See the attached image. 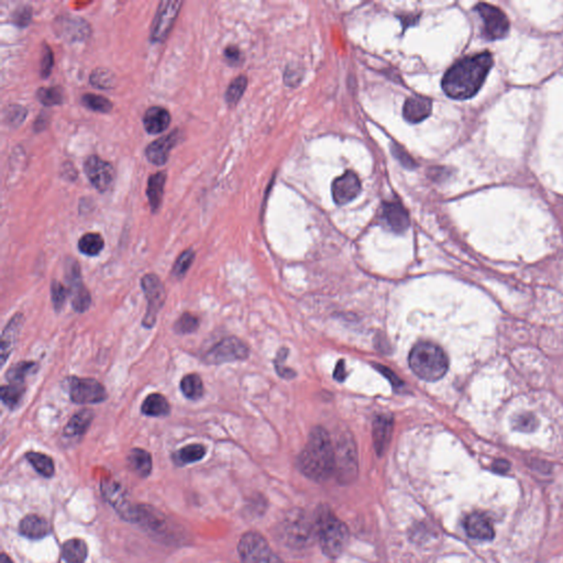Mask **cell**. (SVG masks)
<instances>
[{
    "instance_id": "obj_1",
    "label": "cell",
    "mask_w": 563,
    "mask_h": 563,
    "mask_svg": "<svg viewBox=\"0 0 563 563\" xmlns=\"http://www.w3.org/2000/svg\"><path fill=\"white\" fill-rule=\"evenodd\" d=\"M493 65L490 52L474 54L449 68L443 79V90L450 99L464 101L477 95Z\"/></svg>"
},
{
    "instance_id": "obj_2",
    "label": "cell",
    "mask_w": 563,
    "mask_h": 563,
    "mask_svg": "<svg viewBox=\"0 0 563 563\" xmlns=\"http://www.w3.org/2000/svg\"><path fill=\"white\" fill-rule=\"evenodd\" d=\"M302 473L317 482L329 479L336 472V449L325 429L311 430L309 441L298 458Z\"/></svg>"
},
{
    "instance_id": "obj_3",
    "label": "cell",
    "mask_w": 563,
    "mask_h": 563,
    "mask_svg": "<svg viewBox=\"0 0 563 563\" xmlns=\"http://www.w3.org/2000/svg\"><path fill=\"white\" fill-rule=\"evenodd\" d=\"M409 367L423 381L434 382L446 376L449 360L445 351L434 342L416 343L409 353Z\"/></svg>"
},
{
    "instance_id": "obj_4",
    "label": "cell",
    "mask_w": 563,
    "mask_h": 563,
    "mask_svg": "<svg viewBox=\"0 0 563 563\" xmlns=\"http://www.w3.org/2000/svg\"><path fill=\"white\" fill-rule=\"evenodd\" d=\"M314 526L324 553L329 558L339 557L349 540L347 526L330 510L324 508L317 512Z\"/></svg>"
},
{
    "instance_id": "obj_5",
    "label": "cell",
    "mask_w": 563,
    "mask_h": 563,
    "mask_svg": "<svg viewBox=\"0 0 563 563\" xmlns=\"http://www.w3.org/2000/svg\"><path fill=\"white\" fill-rule=\"evenodd\" d=\"M238 552L242 563H283L258 532L244 534L239 541Z\"/></svg>"
},
{
    "instance_id": "obj_6",
    "label": "cell",
    "mask_w": 563,
    "mask_h": 563,
    "mask_svg": "<svg viewBox=\"0 0 563 563\" xmlns=\"http://www.w3.org/2000/svg\"><path fill=\"white\" fill-rule=\"evenodd\" d=\"M141 287L148 300L146 314L143 318L144 328L151 329L157 324V315L166 303V291L161 278L155 274H146L141 280Z\"/></svg>"
},
{
    "instance_id": "obj_7",
    "label": "cell",
    "mask_w": 563,
    "mask_h": 563,
    "mask_svg": "<svg viewBox=\"0 0 563 563\" xmlns=\"http://www.w3.org/2000/svg\"><path fill=\"white\" fill-rule=\"evenodd\" d=\"M249 349L241 340L230 337L219 341L217 345L204 353L202 360L207 365H218L227 362L247 359Z\"/></svg>"
},
{
    "instance_id": "obj_8",
    "label": "cell",
    "mask_w": 563,
    "mask_h": 563,
    "mask_svg": "<svg viewBox=\"0 0 563 563\" xmlns=\"http://www.w3.org/2000/svg\"><path fill=\"white\" fill-rule=\"evenodd\" d=\"M68 391L72 402L75 404H99L107 400L104 385L95 378H72L68 380Z\"/></svg>"
},
{
    "instance_id": "obj_9",
    "label": "cell",
    "mask_w": 563,
    "mask_h": 563,
    "mask_svg": "<svg viewBox=\"0 0 563 563\" xmlns=\"http://www.w3.org/2000/svg\"><path fill=\"white\" fill-rule=\"evenodd\" d=\"M475 10L482 20V34L485 39L494 41L508 36L510 21L501 9L488 3H479L475 7Z\"/></svg>"
},
{
    "instance_id": "obj_10",
    "label": "cell",
    "mask_w": 563,
    "mask_h": 563,
    "mask_svg": "<svg viewBox=\"0 0 563 563\" xmlns=\"http://www.w3.org/2000/svg\"><path fill=\"white\" fill-rule=\"evenodd\" d=\"M65 274L68 283L70 304L73 306L74 311L77 313H85L90 309L92 298L90 291L86 289L81 278V266L74 259H68L66 262Z\"/></svg>"
},
{
    "instance_id": "obj_11",
    "label": "cell",
    "mask_w": 563,
    "mask_h": 563,
    "mask_svg": "<svg viewBox=\"0 0 563 563\" xmlns=\"http://www.w3.org/2000/svg\"><path fill=\"white\" fill-rule=\"evenodd\" d=\"M182 6L183 1L177 0H164L159 3L152 23L151 39L153 42H163L168 37Z\"/></svg>"
},
{
    "instance_id": "obj_12",
    "label": "cell",
    "mask_w": 563,
    "mask_h": 563,
    "mask_svg": "<svg viewBox=\"0 0 563 563\" xmlns=\"http://www.w3.org/2000/svg\"><path fill=\"white\" fill-rule=\"evenodd\" d=\"M84 172L94 187L99 192H106L115 179L114 166L96 155H92L85 161Z\"/></svg>"
},
{
    "instance_id": "obj_13",
    "label": "cell",
    "mask_w": 563,
    "mask_h": 563,
    "mask_svg": "<svg viewBox=\"0 0 563 563\" xmlns=\"http://www.w3.org/2000/svg\"><path fill=\"white\" fill-rule=\"evenodd\" d=\"M361 181L354 172L348 171L342 174L332 183L331 193L335 202L339 206L352 202L361 193Z\"/></svg>"
},
{
    "instance_id": "obj_14",
    "label": "cell",
    "mask_w": 563,
    "mask_h": 563,
    "mask_svg": "<svg viewBox=\"0 0 563 563\" xmlns=\"http://www.w3.org/2000/svg\"><path fill=\"white\" fill-rule=\"evenodd\" d=\"M381 219L393 233H403L408 229V213L400 202H384L382 205Z\"/></svg>"
},
{
    "instance_id": "obj_15",
    "label": "cell",
    "mask_w": 563,
    "mask_h": 563,
    "mask_svg": "<svg viewBox=\"0 0 563 563\" xmlns=\"http://www.w3.org/2000/svg\"><path fill=\"white\" fill-rule=\"evenodd\" d=\"M180 138V132L174 130L170 135L157 139L155 142L148 146L146 150V155L148 160L155 164V166H163L168 160V155L171 153V150L176 146L177 141Z\"/></svg>"
},
{
    "instance_id": "obj_16",
    "label": "cell",
    "mask_w": 563,
    "mask_h": 563,
    "mask_svg": "<svg viewBox=\"0 0 563 563\" xmlns=\"http://www.w3.org/2000/svg\"><path fill=\"white\" fill-rule=\"evenodd\" d=\"M465 532L469 537L477 540H492L495 536L493 525L488 516L482 513H472L465 519Z\"/></svg>"
},
{
    "instance_id": "obj_17",
    "label": "cell",
    "mask_w": 563,
    "mask_h": 563,
    "mask_svg": "<svg viewBox=\"0 0 563 563\" xmlns=\"http://www.w3.org/2000/svg\"><path fill=\"white\" fill-rule=\"evenodd\" d=\"M432 112V101L425 96H414L405 101L404 119L409 124H418L428 118Z\"/></svg>"
},
{
    "instance_id": "obj_18",
    "label": "cell",
    "mask_w": 563,
    "mask_h": 563,
    "mask_svg": "<svg viewBox=\"0 0 563 563\" xmlns=\"http://www.w3.org/2000/svg\"><path fill=\"white\" fill-rule=\"evenodd\" d=\"M356 450L352 443L349 440H345L341 443H338L336 449V472L340 473V477H354L356 473Z\"/></svg>"
},
{
    "instance_id": "obj_19",
    "label": "cell",
    "mask_w": 563,
    "mask_h": 563,
    "mask_svg": "<svg viewBox=\"0 0 563 563\" xmlns=\"http://www.w3.org/2000/svg\"><path fill=\"white\" fill-rule=\"evenodd\" d=\"M393 432V418L389 415H380L373 421V443L376 454L382 456L390 445Z\"/></svg>"
},
{
    "instance_id": "obj_20",
    "label": "cell",
    "mask_w": 563,
    "mask_h": 563,
    "mask_svg": "<svg viewBox=\"0 0 563 563\" xmlns=\"http://www.w3.org/2000/svg\"><path fill=\"white\" fill-rule=\"evenodd\" d=\"M23 325V315L16 314L8 322L6 328L3 329V336H1V365L6 363L8 356L12 354L14 343L17 341L20 329Z\"/></svg>"
},
{
    "instance_id": "obj_21",
    "label": "cell",
    "mask_w": 563,
    "mask_h": 563,
    "mask_svg": "<svg viewBox=\"0 0 563 563\" xmlns=\"http://www.w3.org/2000/svg\"><path fill=\"white\" fill-rule=\"evenodd\" d=\"M171 122L170 112L160 106L151 107L146 110L143 117V125L146 131L151 135H157L166 131Z\"/></svg>"
},
{
    "instance_id": "obj_22",
    "label": "cell",
    "mask_w": 563,
    "mask_h": 563,
    "mask_svg": "<svg viewBox=\"0 0 563 563\" xmlns=\"http://www.w3.org/2000/svg\"><path fill=\"white\" fill-rule=\"evenodd\" d=\"M19 529L27 538L41 539L50 534V525L40 516L28 515L20 523Z\"/></svg>"
},
{
    "instance_id": "obj_23",
    "label": "cell",
    "mask_w": 563,
    "mask_h": 563,
    "mask_svg": "<svg viewBox=\"0 0 563 563\" xmlns=\"http://www.w3.org/2000/svg\"><path fill=\"white\" fill-rule=\"evenodd\" d=\"M166 182V172H157V173L153 174V175L149 177L146 195H148L150 207H151L153 213H155L157 209H160L161 204H162L163 195H164Z\"/></svg>"
},
{
    "instance_id": "obj_24",
    "label": "cell",
    "mask_w": 563,
    "mask_h": 563,
    "mask_svg": "<svg viewBox=\"0 0 563 563\" xmlns=\"http://www.w3.org/2000/svg\"><path fill=\"white\" fill-rule=\"evenodd\" d=\"M94 417H95V414L93 410L81 409V412L76 413L73 417L70 418L68 425L65 426V434L68 437L83 436L93 423Z\"/></svg>"
},
{
    "instance_id": "obj_25",
    "label": "cell",
    "mask_w": 563,
    "mask_h": 563,
    "mask_svg": "<svg viewBox=\"0 0 563 563\" xmlns=\"http://www.w3.org/2000/svg\"><path fill=\"white\" fill-rule=\"evenodd\" d=\"M141 412L149 417H166L171 413V405L166 396L159 393H153L143 402Z\"/></svg>"
},
{
    "instance_id": "obj_26",
    "label": "cell",
    "mask_w": 563,
    "mask_h": 563,
    "mask_svg": "<svg viewBox=\"0 0 563 563\" xmlns=\"http://www.w3.org/2000/svg\"><path fill=\"white\" fill-rule=\"evenodd\" d=\"M130 468L141 477L150 475L152 471V458L149 452L143 449H132L128 457Z\"/></svg>"
},
{
    "instance_id": "obj_27",
    "label": "cell",
    "mask_w": 563,
    "mask_h": 563,
    "mask_svg": "<svg viewBox=\"0 0 563 563\" xmlns=\"http://www.w3.org/2000/svg\"><path fill=\"white\" fill-rule=\"evenodd\" d=\"M87 553V545L81 539H70L62 547V557L68 563H84Z\"/></svg>"
},
{
    "instance_id": "obj_28",
    "label": "cell",
    "mask_w": 563,
    "mask_h": 563,
    "mask_svg": "<svg viewBox=\"0 0 563 563\" xmlns=\"http://www.w3.org/2000/svg\"><path fill=\"white\" fill-rule=\"evenodd\" d=\"M181 391L183 395L188 400L198 401L204 395V384L202 378L196 373L187 374L181 381Z\"/></svg>"
},
{
    "instance_id": "obj_29",
    "label": "cell",
    "mask_w": 563,
    "mask_h": 563,
    "mask_svg": "<svg viewBox=\"0 0 563 563\" xmlns=\"http://www.w3.org/2000/svg\"><path fill=\"white\" fill-rule=\"evenodd\" d=\"M25 383H9L7 385H3L1 391H0L1 401H3L5 406L14 410L19 406L20 402L25 395Z\"/></svg>"
},
{
    "instance_id": "obj_30",
    "label": "cell",
    "mask_w": 563,
    "mask_h": 563,
    "mask_svg": "<svg viewBox=\"0 0 563 563\" xmlns=\"http://www.w3.org/2000/svg\"><path fill=\"white\" fill-rule=\"evenodd\" d=\"M205 454H206V448L202 445H198V443L189 445L174 454V462L177 465L189 464V463L197 462L199 460H202Z\"/></svg>"
},
{
    "instance_id": "obj_31",
    "label": "cell",
    "mask_w": 563,
    "mask_h": 563,
    "mask_svg": "<svg viewBox=\"0 0 563 563\" xmlns=\"http://www.w3.org/2000/svg\"><path fill=\"white\" fill-rule=\"evenodd\" d=\"M104 247V239L99 233H86L79 239V250L83 254L88 255V257L99 255Z\"/></svg>"
},
{
    "instance_id": "obj_32",
    "label": "cell",
    "mask_w": 563,
    "mask_h": 563,
    "mask_svg": "<svg viewBox=\"0 0 563 563\" xmlns=\"http://www.w3.org/2000/svg\"><path fill=\"white\" fill-rule=\"evenodd\" d=\"M25 458L29 463L34 467V470L42 477H51L54 474V462L49 456L40 452H28Z\"/></svg>"
},
{
    "instance_id": "obj_33",
    "label": "cell",
    "mask_w": 563,
    "mask_h": 563,
    "mask_svg": "<svg viewBox=\"0 0 563 563\" xmlns=\"http://www.w3.org/2000/svg\"><path fill=\"white\" fill-rule=\"evenodd\" d=\"M37 367V363L31 361L18 362L7 371L6 378L9 383H25V378L31 374Z\"/></svg>"
},
{
    "instance_id": "obj_34",
    "label": "cell",
    "mask_w": 563,
    "mask_h": 563,
    "mask_svg": "<svg viewBox=\"0 0 563 563\" xmlns=\"http://www.w3.org/2000/svg\"><path fill=\"white\" fill-rule=\"evenodd\" d=\"M247 77L244 75L238 76L237 79L231 81V84L228 86L226 96H224L229 106H235L241 99L242 95H244L246 88H247Z\"/></svg>"
},
{
    "instance_id": "obj_35",
    "label": "cell",
    "mask_w": 563,
    "mask_h": 563,
    "mask_svg": "<svg viewBox=\"0 0 563 563\" xmlns=\"http://www.w3.org/2000/svg\"><path fill=\"white\" fill-rule=\"evenodd\" d=\"M37 97L44 106H57L64 101L63 92L60 87H41L37 92Z\"/></svg>"
},
{
    "instance_id": "obj_36",
    "label": "cell",
    "mask_w": 563,
    "mask_h": 563,
    "mask_svg": "<svg viewBox=\"0 0 563 563\" xmlns=\"http://www.w3.org/2000/svg\"><path fill=\"white\" fill-rule=\"evenodd\" d=\"M81 103L86 108L93 112L107 114L112 109V101L109 99L101 95H95V94H85L81 97Z\"/></svg>"
},
{
    "instance_id": "obj_37",
    "label": "cell",
    "mask_w": 563,
    "mask_h": 563,
    "mask_svg": "<svg viewBox=\"0 0 563 563\" xmlns=\"http://www.w3.org/2000/svg\"><path fill=\"white\" fill-rule=\"evenodd\" d=\"M195 259V251L192 249L186 250L177 258L172 269V275L175 278H183L185 276L188 270L193 264Z\"/></svg>"
},
{
    "instance_id": "obj_38",
    "label": "cell",
    "mask_w": 563,
    "mask_h": 563,
    "mask_svg": "<svg viewBox=\"0 0 563 563\" xmlns=\"http://www.w3.org/2000/svg\"><path fill=\"white\" fill-rule=\"evenodd\" d=\"M198 317L191 313H184L174 325V331L179 335L193 334L198 329Z\"/></svg>"
},
{
    "instance_id": "obj_39",
    "label": "cell",
    "mask_w": 563,
    "mask_h": 563,
    "mask_svg": "<svg viewBox=\"0 0 563 563\" xmlns=\"http://www.w3.org/2000/svg\"><path fill=\"white\" fill-rule=\"evenodd\" d=\"M68 295H70V291L64 285H62V283H60L59 280H52V283H51V300H52L55 311L59 313V311H62L65 302L68 300Z\"/></svg>"
},
{
    "instance_id": "obj_40",
    "label": "cell",
    "mask_w": 563,
    "mask_h": 563,
    "mask_svg": "<svg viewBox=\"0 0 563 563\" xmlns=\"http://www.w3.org/2000/svg\"><path fill=\"white\" fill-rule=\"evenodd\" d=\"M92 84L99 88H110L114 86V76L108 70H95L90 76Z\"/></svg>"
},
{
    "instance_id": "obj_41",
    "label": "cell",
    "mask_w": 563,
    "mask_h": 563,
    "mask_svg": "<svg viewBox=\"0 0 563 563\" xmlns=\"http://www.w3.org/2000/svg\"><path fill=\"white\" fill-rule=\"evenodd\" d=\"M54 65V56L50 47L47 43L42 45V53H41V63H40V72L42 77H48L52 72Z\"/></svg>"
},
{
    "instance_id": "obj_42",
    "label": "cell",
    "mask_w": 563,
    "mask_h": 563,
    "mask_svg": "<svg viewBox=\"0 0 563 563\" xmlns=\"http://www.w3.org/2000/svg\"><path fill=\"white\" fill-rule=\"evenodd\" d=\"M25 116H27V109L23 108L21 106H17V105H14V106H10L7 108L6 112V120L8 124L14 125V126H17V125L21 124L23 120H25Z\"/></svg>"
},
{
    "instance_id": "obj_43",
    "label": "cell",
    "mask_w": 563,
    "mask_h": 563,
    "mask_svg": "<svg viewBox=\"0 0 563 563\" xmlns=\"http://www.w3.org/2000/svg\"><path fill=\"white\" fill-rule=\"evenodd\" d=\"M32 10L31 7L23 6L17 8V10L12 14V21L18 27H27L31 21Z\"/></svg>"
},
{
    "instance_id": "obj_44",
    "label": "cell",
    "mask_w": 563,
    "mask_h": 563,
    "mask_svg": "<svg viewBox=\"0 0 563 563\" xmlns=\"http://www.w3.org/2000/svg\"><path fill=\"white\" fill-rule=\"evenodd\" d=\"M515 427L521 432H532L536 427V419L532 415H521L516 418Z\"/></svg>"
},
{
    "instance_id": "obj_45",
    "label": "cell",
    "mask_w": 563,
    "mask_h": 563,
    "mask_svg": "<svg viewBox=\"0 0 563 563\" xmlns=\"http://www.w3.org/2000/svg\"><path fill=\"white\" fill-rule=\"evenodd\" d=\"M392 152L394 157H395L405 168H414V166H416V163L413 160L412 157H410L403 148L397 146V144H394V146H392Z\"/></svg>"
},
{
    "instance_id": "obj_46",
    "label": "cell",
    "mask_w": 563,
    "mask_h": 563,
    "mask_svg": "<svg viewBox=\"0 0 563 563\" xmlns=\"http://www.w3.org/2000/svg\"><path fill=\"white\" fill-rule=\"evenodd\" d=\"M224 57L230 65H238L241 63V51L239 50L235 45H229L224 50Z\"/></svg>"
},
{
    "instance_id": "obj_47",
    "label": "cell",
    "mask_w": 563,
    "mask_h": 563,
    "mask_svg": "<svg viewBox=\"0 0 563 563\" xmlns=\"http://www.w3.org/2000/svg\"><path fill=\"white\" fill-rule=\"evenodd\" d=\"M285 350H280V352L278 353V356H280V360H276V371H278V374L280 376H283L285 378H291L295 376V373L293 371L289 370L287 367H284V360H285Z\"/></svg>"
},
{
    "instance_id": "obj_48",
    "label": "cell",
    "mask_w": 563,
    "mask_h": 563,
    "mask_svg": "<svg viewBox=\"0 0 563 563\" xmlns=\"http://www.w3.org/2000/svg\"><path fill=\"white\" fill-rule=\"evenodd\" d=\"M510 464L508 461L504 459L495 460L493 463V471L495 473L504 474L508 473L510 470Z\"/></svg>"
},
{
    "instance_id": "obj_49",
    "label": "cell",
    "mask_w": 563,
    "mask_h": 563,
    "mask_svg": "<svg viewBox=\"0 0 563 563\" xmlns=\"http://www.w3.org/2000/svg\"><path fill=\"white\" fill-rule=\"evenodd\" d=\"M378 370H380V372L383 373L384 376H387V378H389V380H390L391 382H392L393 385H394V387H396V385H400V387H401L402 383H400V380H398V378H396L395 374H394V373H393L392 371H390L389 370V369H387V367H378Z\"/></svg>"
},
{
    "instance_id": "obj_50",
    "label": "cell",
    "mask_w": 563,
    "mask_h": 563,
    "mask_svg": "<svg viewBox=\"0 0 563 563\" xmlns=\"http://www.w3.org/2000/svg\"><path fill=\"white\" fill-rule=\"evenodd\" d=\"M335 378L338 380V381H343L345 378V367H343V362L340 361L337 365L336 371H335Z\"/></svg>"
},
{
    "instance_id": "obj_51",
    "label": "cell",
    "mask_w": 563,
    "mask_h": 563,
    "mask_svg": "<svg viewBox=\"0 0 563 563\" xmlns=\"http://www.w3.org/2000/svg\"><path fill=\"white\" fill-rule=\"evenodd\" d=\"M0 563H14L12 561V559L6 555V553H3L1 555V559H0Z\"/></svg>"
}]
</instances>
